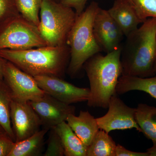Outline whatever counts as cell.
Masks as SVG:
<instances>
[{
  "label": "cell",
  "mask_w": 156,
  "mask_h": 156,
  "mask_svg": "<svg viewBox=\"0 0 156 156\" xmlns=\"http://www.w3.org/2000/svg\"><path fill=\"white\" fill-rule=\"evenodd\" d=\"M122 45V75L147 78L156 73V18H147Z\"/></svg>",
  "instance_id": "cell-1"
},
{
  "label": "cell",
  "mask_w": 156,
  "mask_h": 156,
  "mask_svg": "<svg viewBox=\"0 0 156 156\" xmlns=\"http://www.w3.org/2000/svg\"><path fill=\"white\" fill-rule=\"evenodd\" d=\"M0 56L32 76L62 78L68 66L70 53L69 47L65 44L24 50L4 49L0 50Z\"/></svg>",
  "instance_id": "cell-2"
},
{
  "label": "cell",
  "mask_w": 156,
  "mask_h": 156,
  "mask_svg": "<svg viewBox=\"0 0 156 156\" xmlns=\"http://www.w3.org/2000/svg\"><path fill=\"white\" fill-rule=\"evenodd\" d=\"M122 48L105 56L96 53L84 63L83 69L90 84L88 106L108 108L111 98L117 94L116 88L122 72L120 60Z\"/></svg>",
  "instance_id": "cell-3"
},
{
  "label": "cell",
  "mask_w": 156,
  "mask_h": 156,
  "mask_svg": "<svg viewBox=\"0 0 156 156\" xmlns=\"http://www.w3.org/2000/svg\"><path fill=\"white\" fill-rule=\"evenodd\" d=\"M100 8L92 2L78 15L68 37L67 44L70 57L67 68L69 75L74 78L83 69L84 63L90 57L102 50L98 44L93 31L95 15Z\"/></svg>",
  "instance_id": "cell-4"
},
{
  "label": "cell",
  "mask_w": 156,
  "mask_h": 156,
  "mask_svg": "<svg viewBox=\"0 0 156 156\" xmlns=\"http://www.w3.org/2000/svg\"><path fill=\"white\" fill-rule=\"evenodd\" d=\"M77 15L71 8L55 0H43L38 28L48 46L67 44L69 34Z\"/></svg>",
  "instance_id": "cell-5"
},
{
  "label": "cell",
  "mask_w": 156,
  "mask_h": 156,
  "mask_svg": "<svg viewBox=\"0 0 156 156\" xmlns=\"http://www.w3.org/2000/svg\"><path fill=\"white\" fill-rule=\"evenodd\" d=\"M48 46L38 28L21 14L0 23V50Z\"/></svg>",
  "instance_id": "cell-6"
},
{
  "label": "cell",
  "mask_w": 156,
  "mask_h": 156,
  "mask_svg": "<svg viewBox=\"0 0 156 156\" xmlns=\"http://www.w3.org/2000/svg\"><path fill=\"white\" fill-rule=\"evenodd\" d=\"M3 80L14 100L28 102L37 100L45 94L34 77L7 60L3 71Z\"/></svg>",
  "instance_id": "cell-7"
},
{
  "label": "cell",
  "mask_w": 156,
  "mask_h": 156,
  "mask_svg": "<svg viewBox=\"0 0 156 156\" xmlns=\"http://www.w3.org/2000/svg\"><path fill=\"white\" fill-rule=\"evenodd\" d=\"M108 109L106 114L96 119L100 129L108 134L115 130L132 128H135L138 132H141V129L135 120L136 108L128 106L117 94L111 98Z\"/></svg>",
  "instance_id": "cell-8"
},
{
  "label": "cell",
  "mask_w": 156,
  "mask_h": 156,
  "mask_svg": "<svg viewBox=\"0 0 156 156\" xmlns=\"http://www.w3.org/2000/svg\"><path fill=\"white\" fill-rule=\"evenodd\" d=\"M34 78L45 93L63 103L72 105L87 101L89 99V88L76 87L56 76H40Z\"/></svg>",
  "instance_id": "cell-9"
},
{
  "label": "cell",
  "mask_w": 156,
  "mask_h": 156,
  "mask_svg": "<svg viewBox=\"0 0 156 156\" xmlns=\"http://www.w3.org/2000/svg\"><path fill=\"white\" fill-rule=\"evenodd\" d=\"M93 31L98 44L107 53L122 46L125 35L106 10L98 9L94 19Z\"/></svg>",
  "instance_id": "cell-10"
},
{
  "label": "cell",
  "mask_w": 156,
  "mask_h": 156,
  "mask_svg": "<svg viewBox=\"0 0 156 156\" xmlns=\"http://www.w3.org/2000/svg\"><path fill=\"white\" fill-rule=\"evenodd\" d=\"M28 102L40 118L41 126L49 129L66 122L69 115L75 112V107L46 93L38 99Z\"/></svg>",
  "instance_id": "cell-11"
},
{
  "label": "cell",
  "mask_w": 156,
  "mask_h": 156,
  "mask_svg": "<svg viewBox=\"0 0 156 156\" xmlns=\"http://www.w3.org/2000/svg\"><path fill=\"white\" fill-rule=\"evenodd\" d=\"M11 119L15 142L30 137L42 126L40 118L29 102L12 99Z\"/></svg>",
  "instance_id": "cell-12"
},
{
  "label": "cell",
  "mask_w": 156,
  "mask_h": 156,
  "mask_svg": "<svg viewBox=\"0 0 156 156\" xmlns=\"http://www.w3.org/2000/svg\"><path fill=\"white\" fill-rule=\"evenodd\" d=\"M108 11L126 37L137 29L140 23H143L128 0H115Z\"/></svg>",
  "instance_id": "cell-13"
},
{
  "label": "cell",
  "mask_w": 156,
  "mask_h": 156,
  "mask_svg": "<svg viewBox=\"0 0 156 156\" xmlns=\"http://www.w3.org/2000/svg\"><path fill=\"white\" fill-rule=\"evenodd\" d=\"M66 122L84 144L88 147L100 129L96 119L88 111H81L78 116L69 115Z\"/></svg>",
  "instance_id": "cell-14"
},
{
  "label": "cell",
  "mask_w": 156,
  "mask_h": 156,
  "mask_svg": "<svg viewBox=\"0 0 156 156\" xmlns=\"http://www.w3.org/2000/svg\"><path fill=\"white\" fill-rule=\"evenodd\" d=\"M134 90L146 92L156 99V76L140 78L121 76L116 88L117 95H122Z\"/></svg>",
  "instance_id": "cell-15"
},
{
  "label": "cell",
  "mask_w": 156,
  "mask_h": 156,
  "mask_svg": "<svg viewBox=\"0 0 156 156\" xmlns=\"http://www.w3.org/2000/svg\"><path fill=\"white\" fill-rule=\"evenodd\" d=\"M62 142L66 156H87L88 146L83 141L66 122L54 127Z\"/></svg>",
  "instance_id": "cell-16"
},
{
  "label": "cell",
  "mask_w": 156,
  "mask_h": 156,
  "mask_svg": "<svg viewBox=\"0 0 156 156\" xmlns=\"http://www.w3.org/2000/svg\"><path fill=\"white\" fill-rule=\"evenodd\" d=\"M135 120L142 132L156 147V108L140 103L136 108Z\"/></svg>",
  "instance_id": "cell-17"
},
{
  "label": "cell",
  "mask_w": 156,
  "mask_h": 156,
  "mask_svg": "<svg viewBox=\"0 0 156 156\" xmlns=\"http://www.w3.org/2000/svg\"><path fill=\"white\" fill-rule=\"evenodd\" d=\"M50 129L44 128L26 139L15 142L9 156H38L44 145L45 135Z\"/></svg>",
  "instance_id": "cell-18"
},
{
  "label": "cell",
  "mask_w": 156,
  "mask_h": 156,
  "mask_svg": "<svg viewBox=\"0 0 156 156\" xmlns=\"http://www.w3.org/2000/svg\"><path fill=\"white\" fill-rule=\"evenodd\" d=\"M12 95L4 80L0 81V127L15 142L11 119Z\"/></svg>",
  "instance_id": "cell-19"
},
{
  "label": "cell",
  "mask_w": 156,
  "mask_h": 156,
  "mask_svg": "<svg viewBox=\"0 0 156 156\" xmlns=\"http://www.w3.org/2000/svg\"><path fill=\"white\" fill-rule=\"evenodd\" d=\"M116 146L108 133L99 129L88 146L87 156H115Z\"/></svg>",
  "instance_id": "cell-20"
},
{
  "label": "cell",
  "mask_w": 156,
  "mask_h": 156,
  "mask_svg": "<svg viewBox=\"0 0 156 156\" xmlns=\"http://www.w3.org/2000/svg\"><path fill=\"white\" fill-rule=\"evenodd\" d=\"M43 1L16 0L20 14L37 27L40 23V11Z\"/></svg>",
  "instance_id": "cell-21"
},
{
  "label": "cell",
  "mask_w": 156,
  "mask_h": 156,
  "mask_svg": "<svg viewBox=\"0 0 156 156\" xmlns=\"http://www.w3.org/2000/svg\"><path fill=\"white\" fill-rule=\"evenodd\" d=\"M142 23L149 17L156 18V0H129Z\"/></svg>",
  "instance_id": "cell-22"
},
{
  "label": "cell",
  "mask_w": 156,
  "mask_h": 156,
  "mask_svg": "<svg viewBox=\"0 0 156 156\" xmlns=\"http://www.w3.org/2000/svg\"><path fill=\"white\" fill-rule=\"evenodd\" d=\"M47 149L44 156H64V151L62 142L54 127L50 128Z\"/></svg>",
  "instance_id": "cell-23"
},
{
  "label": "cell",
  "mask_w": 156,
  "mask_h": 156,
  "mask_svg": "<svg viewBox=\"0 0 156 156\" xmlns=\"http://www.w3.org/2000/svg\"><path fill=\"white\" fill-rule=\"evenodd\" d=\"M19 14L16 0H0V23Z\"/></svg>",
  "instance_id": "cell-24"
},
{
  "label": "cell",
  "mask_w": 156,
  "mask_h": 156,
  "mask_svg": "<svg viewBox=\"0 0 156 156\" xmlns=\"http://www.w3.org/2000/svg\"><path fill=\"white\" fill-rule=\"evenodd\" d=\"M15 142L5 133L0 136V156H9Z\"/></svg>",
  "instance_id": "cell-25"
},
{
  "label": "cell",
  "mask_w": 156,
  "mask_h": 156,
  "mask_svg": "<svg viewBox=\"0 0 156 156\" xmlns=\"http://www.w3.org/2000/svg\"><path fill=\"white\" fill-rule=\"evenodd\" d=\"M88 0H60L64 5L71 8L75 11L77 15H80L85 10Z\"/></svg>",
  "instance_id": "cell-26"
},
{
  "label": "cell",
  "mask_w": 156,
  "mask_h": 156,
  "mask_svg": "<svg viewBox=\"0 0 156 156\" xmlns=\"http://www.w3.org/2000/svg\"><path fill=\"white\" fill-rule=\"evenodd\" d=\"M115 156H150L146 152H137L128 150L120 144H117L115 150Z\"/></svg>",
  "instance_id": "cell-27"
},
{
  "label": "cell",
  "mask_w": 156,
  "mask_h": 156,
  "mask_svg": "<svg viewBox=\"0 0 156 156\" xmlns=\"http://www.w3.org/2000/svg\"><path fill=\"white\" fill-rule=\"evenodd\" d=\"M7 60L0 56V81L3 80V71Z\"/></svg>",
  "instance_id": "cell-28"
},
{
  "label": "cell",
  "mask_w": 156,
  "mask_h": 156,
  "mask_svg": "<svg viewBox=\"0 0 156 156\" xmlns=\"http://www.w3.org/2000/svg\"><path fill=\"white\" fill-rule=\"evenodd\" d=\"M150 156H156V147L153 146L147 150Z\"/></svg>",
  "instance_id": "cell-29"
},
{
  "label": "cell",
  "mask_w": 156,
  "mask_h": 156,
  "mask_svg": "<svg viewBox=\"0 0 156 156\" xmlns=\"http://www.w3.org/2000/svg\"><path fill=\"white\" fill-rule=\"evenodd\" d=\"M5 133V132H4V131H0V136H2V134H4V133Z\"/></svg>",
  "instance_id": "cell-30"
},
{
  "label": "cell",
  "mask_w": 156,
  "mask_h": 156,
  "mask_svg": "<svg viewBox=\"0 0 156 156\" xmlns=\"http://www.w3.org/2000/svg\"><path fill=\"white\" fill-rule=\"evenodd\" d=\"M154 70L155 72L156 73V64L155 65V66Z\"/></svg>",
  "instance_id": "cell-31"
},
{
  "label": "cell",
  "mask_w": 156,
  "mask_h": 156,
  "mask_svg": "<svg viewBox=\"0 0 156 156\" xmlns=\"http://www.w3.org/2000/svg\"><path fill=\"white\" fill-rule=\"evenodd\" d=\"M0 131H3L2 129V128H1V127H0Z\"/></svg>",
  "instance_id": "cell-32"
},
{
  "label": "cell",
  "mask_w": 156,
  "mask_h": 156,
  "mask_svg": "<svg viewBox=\"0 0 156 156\" xmlns=\"http://www.w3.org/2000/svg\"><path fill=\"white\" fill-rule=\"evenodd\" d=\"M55 1H56V2H60V0H55Z\"/></svg>",
  "instance_id": "cell-33"
},
{
  "label": "cell",
  "mask_w": 156,
  "mask_h": 156,
  "mask_svg": "<svg viewBox=\"0 0 156 156\" xmlns=\"http://www.w3.org/2000/svg\"><path fill=\"white\" fill-rule=\"evenodd\" d=\"M128 1H129V0H128Z\"/></svg>",
  "instance_id": "cell-34"
}]
</instances>
